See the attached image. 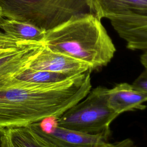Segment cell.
I'll use <instances>...</instances> for the list:
<instances>
[{
  "mask_svg": "<svg viewBox=\"0 0 147 147\" xmlns=\"http://www.w3.org/2000/svg\"><path fill=\"white\" fill-rule=\"evenodd\" d=\"M140 61L144 68H147V51H144V53L141 55Z\"/></svg>",
  "mask_w": 147,
  "mask_h": 147,
  "instance_id": "cell-17",
  "label": "cell"
},
{
  "mask_svg": "<svg viewBox=\"0 0 147 147\" xmlns=\"http://www.w3.org/2000/svg\"><path fill=\"white\" fill-rule=\"evenodd\" d=\"M119 36L131 50L147 51V15L127 13L110 18Z\"/></svg>",
  "mask_w": 147,
  "mask_h": 147,
  "instance_id": "cell-6",
  "label": "cell"
},
{
  "mask_svg": "<svg viewBox=\"0 0 147 147\" xmlns=\"http://www.w3.org/2000/svg\"><path fill=\"white\" fill-rule=\"evenodd\" d=\"M72 76H73L61 73L27 68L16 77L20 80L35 83H52L63 80Z\"/></svg>",
  "mask_w": 147,
  "mask_h": 147,
  "instance_id": "cell-13",
  "label": "cell"
},
{
  "mask_svg": "<svg viewBox=\"0 0 147 147\" xmlns=\"http://www.w3.org/2000/svg\"><path fill=\"white\" fill-rule=\"evenodd\" d=\"M133 84L147 92V68H144Z\"/></svg>",
  "mask_w": 147,
  "mask_h": 147,
  "instance_id": "cell-14",
  "label": "cell"
},
{
  "mask_svg": "<svg viewBox=\"0 0 147 147\" xmlns=\"http://www.w3.org/2000/svg\"><path fill=\"white\" fill-rule=\"evenodd\" d=\"M90 72L52 83L15 76L0 80V129L30 125L48 117L58 118L90 91Z\"/></svg>",
  "mask_w": 147,
  "mask_h": 147,
  "instance_id": "cell-1",
  "label": "cell"
},
{
  "mask_svg": "<svg viewBox=\"0 0 147 147\" xmlns=\"http://www.w3.org/2000/svg\"><path fill=\"white\" fill-rule=\"evenodd\" d=\"M44 44L88 64L92 70L107 65L116 51L100 20L92 13L75 16L47 31Z\"/></svg>",
  "mask_w": 147,
  "mask_h": 147,
  "instance_id": "cell-2",
  "label": "cell"
},
{
  "mask_svg": "<svg viewBox=\"0 0 147 147\" xmlns=\"http://www.w3.org/2000/svg\"><path fill=\"white\" fill-rule=\"evenodd\" d=\"M103 147H137L134 142L130 138H126L114 143H108Z\"/></svg>",
  "mask_w": 147,
  "mask_h": 147,
  "instance_id": "cell-15",
  "label": "cell"
},
{
  "mask_svg": "<svg viewBox=\"0 0 147 147\" xmlns=\"http://www.w3.org/2000/svg\"><path fill=\"white\" fill-rule=\"evenodd\" d=\"M0 29L11 37L30 42L44 43L46 33L31 24L7 18L1 21Z\"/></svg>",
  "mask_w": 147,
  "mask_h": 147,
  "instance_id": "cell-12",
  "label": "cell"
},
{
  "mask_svg": "<svg viewBox=\"0 0 147 147\" xmlns=\"http://www.w3.org/2000/svg\"><path fill=\"white\" fill-rule=\"evenodd\" d=\"M41 132L60 147H103L109 143L106 136L69 129L59 126L57 122L47 133Z\"/></svg>",
  "mask_w": 147,
  "mask_h": 147,
  "instance_id": "cell-9",
  "label": "cell"
},
{
  "mask_svg": "<svg viewBox=\"0 0 147 147\" xmlns=\"http://www.w3.org/2000/svg\"><path fill=\"white\" fill-rule=\"evenodd\" d=\"M108 88L98 86L57 118V125L92 134H110V126L119 115L109 107Z\"/></svg>",
  "mask_w": 147,
  "mask_h": 147,
  "instance_id": "cell-4",
  "label": "cell"
},
{
  "mask_svg": "<svg viewBox=\"0 0 147 147\" xmlns=\"http://www.w3.org/2000/svg\"><path fill=\"white\" fill-rule=\"evenodd\" d=\"M0 11L3 18L28 23L45 32L75 16L94 14L91 0H0Z\"/></svg>",
  "mask_w": 147,
  "mask_h": 147,
  "instance_id": "cell-3",
  "label": "cell"
},
{
  "mask_svg": "<svg viewBox=\"0 0 147 147\" xmlns=\"http://www.w3.org/2000/svg\"><path fill=\"white\" fill-rule=\"evenodd\" d=\"M2 129H0V137H1V133H2ZM0 147H1V146H0Z\"/></svg>",
  "mask_w": 147,
  "mask_h": 147,
  "instance_id": "cell-19",
  "label": "cell"
},
{
  "mask_svg": "<svg viewBox=\"0 0 147 147\" xmlns=\"http://www.w3.org/2000/svg\"><path fill=\"white\" fill-rule=\"evenodd\" d=\"M1 147H60L33 124L2 129Z\"/></svg>",
  "mask_w": 147,
  "mask_h": 147,
  "instance_id": "cell-8",
  "label": "cell"
},
{
  "mask_svg": "<svg viewBox=\"0 0 147 147\" xmlns=\"http://www.w3.org/2000/svg\"><path fill=\"white\" fill-rule=\"evenodd\" d=\"M21 48H22V47H20V48H0V56H2V55H3L5 54L9 53L10 52H13V51H16L18 49Z\"/></svg>",
  "mask_w": 147,
  "mask_h": 147,
  "instance_id": "cell-16",
  "label": "cell"
},
{
  "mask_svg": "<svg viewBox=\"0 0 147 147\" xmlns=\"http://www.w3.org/2000/svg\"><path fill=\"white\" fill-rule=\"evenodd\" d=\"M94 14L101 20L126 13L147 15V0H91Z\"/></svg>",
  "mask_w": 147,
  "mask_h": 147,
  "instance_id": "cell-11",
  "label": "cell"
},
{
  "mask_svg": "<svg viewBox=\"0 0 147 147\" xmlns=\"http://www.w3.org/2000/svg\"><path fill=\"white\" fill-rule=\"evenodd\" d=\"M44 43H35L0 56V80L16 76L28 68Z\"/></svg>",
  "mask_w": 147,
  "mask_h": 147,
  "instance_id": "cell-10",
  "label": "cell"
},
{
  "mask_svg": "<svg viewBox=\"0 0 147 147\" xmlns=\"http://www.w3.org/2000/svg\"><path fill=\"white\" fill-rule=\"evenodd\" d=\"M147 92L133 84L121 83L108 89L109 107L119 115L126 111L143 110L146 107Z\"/></svg>",
  "mask_w": 147,
  "mask_h": 147,
  "instance_id": "cell-7",
  "label": "cell"
},
{
  "mask_svg": "<svg viewBox=\"0 0 147 147\" xmlns=\"http://www.w3.org/2000/svg\"><path fill=\"white\" fill-rule=\"evenodd\" d=\"M3 18V17H2V14H1V11H0V22H1V21Z\"/></svg>",
  "mask_w": 147,
  "mask_h": 147,
  "instance_id": "cell-18",
  "label": "cell"
},
{
  "mask_svg": "<svg viewBox=\"0 0 147 147\" xmlns=\"http://www.w3.org/2000/svg\"><path fill=\"white\" fill-rule=\"evenodd\" d=\"M28 68L74 76L92 71L87 64L49 49L44 44L31 61Z\"/></svg>",
  "mask_w": 147,
  "mask_h": 147,
  "instance_id": "cell-5",
  "label": "cell"
}]
</instances>
